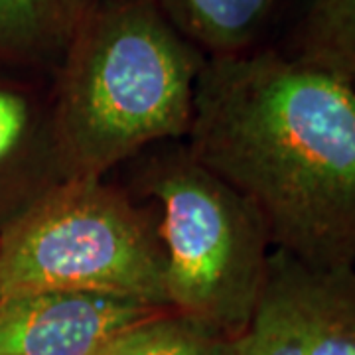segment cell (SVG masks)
Listing matches in <instances>:
<instances>
[{
  "label": "cell",
  "instance_id": "52a82bcc",
  "mask_svg": "<svg viewBox=\"0 0 355 355\" xmlns=\"http://www.w3.org/2000/svg\"><path fill=\"white\" fill-rule=\"evenodd\" d=\"M65 180L51 93L0 81V237Z\"/></svg>",
  "mask_w": 355,
  "mask_h": 355
},
{
  "label": "cell",
  "instance_id": "9c48e42d",
  "mask_svg": "<svg viewBox=\"0 0 355 355\" xmlns=\"http://www.w3.org/2000/svg\"><path fill=\"white\" fill-rule=\"evenodd\" d=\"M76 22L67 0H0V62L58 65Z\"/></svg>",
  "mask_w": 355,
  "mask_h": 355
},
{
  "label": "cell",
  "instance_id": "3957f363",
  "mask_svg": "<svg viewBox=\"0 0 355 355\" xmlns=\"http://www.w3.org/2000/svg\"><path fill=\"white\" fill-rule=\"evenodd\" d=\"M139 186L160 211L168 308L241 338L272 253L261 219L196 162L184 142L154 154L140 170Z\"/></svg>",
  "mask_w": 355,
  "mask_h": 355
},
{
  "label": "cell",
  "instance_id": "ba28073f",
  "mask_svg": "<svg viewBox=\"0 0 355 355\" xmlns=\"http://www.w3.org/2000/svg\"><path fill=\"white\" fill-rule=\"evenodd\" d=\"M156 2L170 24L207 58L249 51L277 6V0Z\"/></svg>",
  "mask_w": 355,
  "mask_h": 355
},
{
  "label": "cell",
  "instance_id": "7c38bea8",
  "mask_svg": "<svg viewBox=\"0 0 355 355\" xmlns=\"http://www.w3.org/2000/svg\"><path fill=\"white\" fill-rule=\"evenodd\" d=\"M97 2H101V0H67L69 8L73 10V14H76L77 18L85 12V10H89L91 6H95Z\"/></svg>",
  "mask_w": 355,
  "mask_h": 355
},
{
  "label": "cell",
  "instance_id": "8fae6325",
  "mask_svg": "<svg viewBox=\"0 0 355 355\" xmlns=\"http://www.w3.org/2000/svg\"><path fill=\"white\" fill-rule=\"evenodd\" d=\"M237 343L239 338L168 308L119 331L95 355H237Z\"/></svg>",
  "mask_w": 355,
  "mask_h": 355
},
{
  "label": "cell",
  "instance_id": "8992f818",
  "mask_svg": "<svg viewBox=\"0 0 355 355\" xmlns=\"http://www.w3.org/2000/svg\"><path fill=\"white\" fill-rule=\"evenodd\" d=\"M162 310L83 292L0 296V355H95L119 331Z\"/></svg>",
  "mask_w": 355,
  "mask_h": 355
},
{
  "label": "cell",
  "instance_id": "30bf717a",
  "mask_svg": "<svg viewBox=\"0 0 355 355\" xmlns=\"http://www.w3.org/2000/svg\"><path fill=\"white\" fill-rule=\"evenodd\" d=\"M282 53L355 89V0H304L291 50Z\"/></svg>",
  "mask_w": 355,
  "mask_h": 355
},
{
  "label": "cell",
  "instance_id": "277c9868",
  "mask_svg": "<svg viewBox=\"0 0 355 355\" xmlns=\"http://www.w3.org/2000/svg\"><path fill=\"white\" fill-rule=\"evenodd\" d=\"M26 292L168 308L156 221L103 180H65L0 237V296Z\"/></svg>",
  "mask_w": 355,
  "mask_h": 355
},
{
  "label": "cell",
  "instance_id": "6da1fadb",
  "mask_svg": "<svg viewBox=\"0 0 355 355\" xmlns=\"http://www.w3.org/2000/svg\"><path fill=\"white\" fill-rule=\"evenodd\" d=\"M186 148L261 219L272 251L355 266V89L280 50L205 58Z\"/></svg>",
  "mask_w": 355,
  "mask_h": 355
},
{
  "label": "cell",
  "instance_id": "7a4b0ae2",
  "mask_svg": "<svg viewBox=\"0 0 355 355\" xmlns=\"http://www.w3.org/2000/svg\"><path fill=\"white\" fill-rule=\"evenodd\" d=\"M205 58L156 0H101L81 14L51 89L67 178L103 180L153 144L186 139Z\"/></svg>",
  "mask_w": 355,
  "mask_h": 355
},
{
  "label": "cell",
  "instance_id": "5b68a950",
  "mask_svg": "<svg viewBox=\"0 0 355 355\" xmlns=\"http://www.w3.org/2000/svg\"><path fill=\"white\" fill-rule=\"evenodd\" d=\"M237 355H355V266L272 251Z\"/></svg>",
  "mask_w": 355,
  "mask_h": 355
}]
</instances>
